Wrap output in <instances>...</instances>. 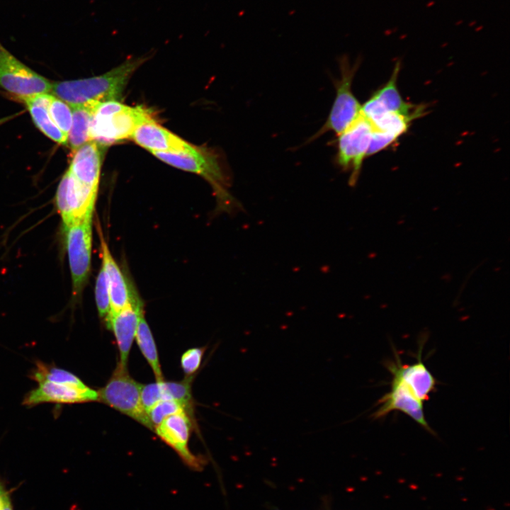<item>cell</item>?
<instances>
[{
	"label": "cell",
	"instance_id": "18",
	"mask_svg": "<svg viewBox=\"0 0 510 510\" xmlns=\"http://www.w3.org/2000/svg\"><path fill=\"white\" fill-rule=\"evenodd\" d=\"M131 137L150 152H180L191 145L158 125L154 119L140 124Z\"/></svg>",
	"mask_w": 510,
	"mask_h": 510
},
{
	"label": "cell",
	"instance_id": "24",
	"mask_svg": "<svg viewBox=\"0 0 510 510\" xmlns=\"http://www.w3.org/2000/svg\"><path fill=\"white\" fill-rule=\"evenodd\" d=\"M192 382V375L187 376L184 380L178 382L160 381L163 400H174L178 401L193 414Z\"/></svg>",
	"mask_w": 510,
	"mask_h": 510
},
{
	"label": "cell",
	"instance_id": "28",
	"mask_svg": "<svg viewBox=\"0 0 510 510\" xmlns=\"http://www.w3.org/2000/svg\"><path fill=\"white\" fill-rule=\"evenodd\" d=\"M205 348H192L185 351L181 358V366L187 376L192 375L200 368Z\"/></svg>",
	"mask_w": 510,
	"mask_h": 510
},
{
	"label": "cell",
	"instance_id": "14",
	"mask_svg": "<svg viewBox=\"0 0 510 510\" xmlns=\"http://www.w3.org/2000/svg\"><path fill=\"white\" fill-rule=\"evenodd\" d=\"M142 307H143L142 303L137 298L125 308L115 312H110L105 318L108 329H112L115 335L120 353L119 363L123 366L127 367L130 351L136 334L139 313Z\"/></svg>",
	"mask_w": 510,
	"mask_h": 510
},
{
	"label": "cell",
	"instance_id": "20",
	"mask_svg": "<svg viewBox=\"0 0 510 510\" xmlns=\"http://www.w3.org/2000/svg\"><path fill=\"white\" fill-rule=\"evenodd\" d=\"M96 103L70 106L72 122L67 136V143L73 151L90 141L91 120Z\"/></svg>",
	"mask_w": 510,
	"mask_h": 510
},
{
	"label": "cell",
	"instance_id": "4",
	"mask_svg": "<svg viewBox=\"0 0 510 510\" xmlns=\"http://www.w3.org/2000/svg\"><path fill=\"white\" fill-rule=\"evenodd\" d=\"M142 385L119 363L104 387L97 391L98 401L118 410L153 430L140 397Z\"/></svg>",
	"mask_w": 510,
	"mask_h": 510
},
{
	"label": "cell",
	"instance_id": "33",
	"mask_svg": "<svg viewBox=\"0 0 510 510\" xmlns=\"http://www.w3.org/2000/svg\"><path fill=\"white\" fill-rule=\"evenodd\" d=\"M475 23H476V21H473L470 23H469V26H473Z\"/></svg>",
	"mask_w": 510,
	"mask_h": 510
},
{
	"label": "cell",
	"instance_id": "11",
	"mask_svg": "<svg viewBox=\"0 0 510 510\" xmlns=\"http://www.w3.org/2000/svg\"><path fill=\"white\" fill-rule=\"evenodd\" d=\"M193 416L186 411H181L165 418L154 431L170 446L191 470L203 469L205 460L193 454L188 448L190 435L193 429Z\"/></svg>",
	"mask_w": 510,
	"mask_h": 510
},
{
	"label": "cell",
	"instance_id": "1",
	"mask_svg": "<svg viewBox=\"0 0 510 510\" xmlns=\"http://www.w3.org/2000/svg\"><path fill=\"white\" fill-rule=\"evenodd\" d=\"M147 57L130 59L98 76L52 83V95L69 106L118 99L132 73Z\"/></svg>",
	"mask_w": 510,
	"mask_h": 510
},
{
	"label": "cell",
	"instance_id": "7",
	"mask_svg": "<svg viewBox=\"0 0 510 510\" xmlns=\"http://www.w3.org/2000/svg\"><path fill=\"white\" fill-rule=\"evenodd\" d=\"M372 126L361 113L344 132L339 135L336 162L344 171H351L349 184L353 186L359 176L363 159L367 157Z\"/></svg>",
	"mask_w": 510,
	"mask_h": 510
},
{
	"label": "cell",
	"instance_id": "2",
	"mask_svg": "<svg viewBox=\"0 0 510 510\" xmlns=\"http://www.w3.org/2000/svg\"><path fill=\"white\" fill-rule=\"evenodd\" d=\"M153 119L152 113L142 106L129 107L117 101L98 102L92 113L90 141L107 146L131 137L140 124Z\"/></svg>",
	"mask_w": 510,
	"mask_h": 510
},
{
	"label": "cell",
	"instance_id": "31",
	"mask_svg": "<svg viewBox=\"0 0 510 510\" xmlns=\"http://www.w3.org/2000/svg\"><path fill=\"white\" fill-rule=\"evenodd\" d=\"M8 497L4 487L0 484V510L4 505L6 499Z\"/></svg>",
	"mask_w": 510,
	"mask_h": 510
},
{
	"label": "cell",
	"instance_id": "13",
	"mask_svg": "<svg viewBox=\"0 0 510 510\" xmlns=\"http://www.w3.org/2000/svg\"><path fill=\"white\" fill-rule=\"evenodd\" d=\"M38 387L30 391L23 404L33 407L42 403L74 404L98 401V392L88 386L76 387L50 381L38 382Z\"/></svg>",
	"mask_w": 510,
	"mask_h": 510
},
{
	"label": "cell",
	"instance_id": "5",
	"mask_svg": "<svg viewBox=\"0 0 510 510\" xmlns=\"http://www.w3.org/2000/svg\"><path fill=\"white\" fill-rule=\"evenodd\" d=\"M341 76L335 81L336 96L324 125L311 137L310 141L317 138L328 131L340 135L361 113V106L352 91V82L358 67L356 63L349 64L346 57H342L339 62Z\"/></svg>",
	"mask_w": 510,
	"mask_h": 510
},
{
	"label": "cell",
	"instance_id": "12",
	"mask_svg": "<svg viewBox=\"0 0 510 510\" xmlns=\"http://www.w3.org/2000/svg\"><path fill=\"white\" fill-rule=\"evenodd\" d=\"M417 362L412 365L402 364L401 359L395 351V361L385 363L394 380L403 384L421 402L427 400L429 395L436 389V379L421 361L419 351Z\"/></svg>",
	"mask_w": 510,
	"mask_h": 510
},
{
	"label": "cell",
	"instance_id": "15",
	"mask_svg": "<svg viewBox=\"0 0 510 510\" xmlns=\"http://www.w3.org/2000/svg\"><path fill=\"white\" fill-rule=\"evenodd\" d=\"M377 404L379 407L373 414L374 419L381 418L392 411L398 410L409 416L429 432L434 434L424 417L422 402L414 397L400 382L392 379L390 391L383 395Z\"/></svg>",
	"mask_w": 510,
	"mask_h": 510
},
{
	"label": "cell",
	"instance_id": "26",
	"mask_svg": "<svg viewBox=\"0 0 510 510\" xmlns=\"http://www.w3.org/2000/svg\"><path fill=\"white\" fill-rule=\"evenodd\" d=\"M181 411L193 414L178 401L174 400H161L154 404L146 413L154 431L165 418Z\"/></svg>",
	"mask_w": 510,
	"mask_h": 510
},
{
	"label": "cell",
	"instance_id": "22",
	"mask_svg": "<svg viewBox=\"0 0 510 510\" xmlns=\"http://www.w3.org/2000/svg\"><path fill=\"white\" fill-rule=\"evenodd\" d=\"M32 378L38 382L50 381L76 387L86 386L79 378L65 370L37 362L36 368L31 373Z\"/></svg>",
	"mask_w": 510,
	"mask_h": 510
},
{
	"label": "cell",
	"instance_id": "23",
	"mask_svg": "<svg viewBox=\"0 0 510 510\" xmlns=\"http://www.w3.org/2000/svg\"><path fill=\"white\" fill-rule=\"evenodd\" d=\"M413 118L399 113H386L369 122L372 128L394 136L397 139L406 132Z\"/></svg>",
	"mask_w": 510,
	"mask_h": 510
},
{
	"label": "cell",
	"instance_id": "16",
	"mask_svg": "<svg viewBox=\"0 0 510 510\" xmlns=\"http://www.w3.org/2000/svg\"><path fill=\"white\" fill-rule=\"evenodd\" d=\"M98 232L101 244V266L105 271L109 286L110 312H115L131 304L137 296L112 256L100 226L98 227Z\"/></svg>",
	"mask_w": 510,
	"mask_h": 510
},
{
	"label": "cell",
	"instance_id": "17",
	"mask_svg": "<svg viewBox=\"0 0 510 510\" xmlns=\"http://www.w3.org/2000/svg\"><path fill=\"white\" fill-rule=\"evenodd\" d=\"M103 146L89 141L74 150L69 167L74 177L85 186L98 191Z\"/></svg>",
	"mask_w": 510,
	"mask_h": 510
},
{
	"label": "cell",
	"instance_id": "6",
	"mask_svg": "<svg viewBox=\"0 0 510 510\" xmlns=\"http://www.w3.org/2000/svg\"><path fill=\"white\" fill-rule=\"evenodd\" d=\"M93 214L64 228L74 298L81 295L90 273Z\"/></svg>",
	"mask_w": 510,
	"mask_h": 510
},
{
	"label": "cell",
	"instance_id": "27",
	"mask_svg": "<svg viewBox=\"0 0 510 510\" xmlns=\"http://www.w3.org/2000/svg\"><path fill=\"white\" fill-rule=\"evenodd\" d=\"M95 298L98 315L105 319L110 312L111 305L109 286L102 266L96 280Z\"/></svg>",
	"mask_w": 510,
	"mask_h": 510
},
{
	"label": "cell",
	"instance_id": "32",
	"mask_svg": "<svg viewBox=\"0 0 510 510\" xmlns=\"http://www.w3.org/2000/svg\"><path fill=\"white\" fill-rule=\"evenodd\" d=\"M434 4H435V1H429V2L427 4L426 7H431V6H432V5H434Z\"/></svg>",
	"mask_w": 510,
	"mask_h": 510
},
{
	"label": "cell",
	"instance_id": "9",
	"mask_svg": "<svg viewBox=\"0 0 510 510\" xmlns=\"http://www.w3.org/2000/svg\"><path fill=\"white\" fill-rule=\"evenodd\" d=\"M97 191L78 181L68 169L63 175L56 193V205L64 228L94 213Z\"/></svg>",
	"mask_w": 510,
	"mask_h": 510
},
{
	"label": "cell",
	"instance_id": "25",
	"mask_svg": "<svg viewBox=\"0 0 510 510\" xmlns=\"http://www.w3.org/2000/svg\"><path fill=\"white\" fill-rule=\"evenodd\" d=\"M47 109L55 125L68 136L72 122L71 107L62 100L52 95Z\"/></svg>",
	"mask_w": 510,
	"mask_h": 510
},
{
	"label": "cell",
	"instance_id": "29",
	"mask_svg": "<svg viewBox=\"0 0 510 510\" xmlns=\"http://www.w3.org/2000/svg\"><path fill=\"white\" fill-rule=\"evenodd\" d=\"M140 397L142 407L147 412L154 404L163 400L160 381L141 387Z\"/></svg>",
	"mask_w": 510,
	"mask_h": 510
},
{
	"label": "cell",
	"instance_id": "34",
	"mask_svg": "<svg viewBox=\"0 0 510 510\" xmlns=\"http://www.w3.org/2000/svg\"><path fill=\"white\" fill-rule=\"evenodd\" d=\"M463 22V21H458V22L455 23V25H456V26L460 25V24H461Z\"/></svg>",
	"mask_w": 510,
	"mask_h": 510
},
{
	"label": "cell",
	"instance_id": "21",
	"mask_svg": "<svg viewBox=\"0 0 510 510\" xmlns=\"http://www.w3.org/2000/svg\"><path fill=\"white\" fill-rule=\"evenodd\" d=\"M135 337L137 344L151 366L157 381L164 380L156 344L149 324L144 318L143 307L140 310Z\"/></svg>",
	"mask_w": 510,
	"mask_h": 510
},
{
	"label": "cell",
	"instance_id": "19",
	"mask_svg": "<svg viewBox=\"0 0 510 510\" xmlns=\"http://www.w3.org/2000/svg\"><path fill=\"white\" fill-rule=\"evenodd\" d=\"M52 96V94L45 93L21 100L26 105L32 119L38 129L53 141L60 144H66L67 135L64 134L55 125L48 112L47 107Z\"/></svg>",
	"mask_w": 510,
	"mask_h": 510
},
{
	"label": "cell",
	"instance_id": "30",
	"mask_svg": "<svg viewBox=\"0 0 510 510\" xmlns=\"http://www.w3.org/2000/svg\"><path fill=\"white\" fill-rule=\"evenodd\" d=\"M397 139L392 135L377 131L373 129L367 157L375 154L388 147Z\"/></svg>",
	"mask_w": 510,
	"mask_h": 510
},
{
	"label": "cell",
	"instance_id": "3",
	"mask_svg": "<svg viewBox=\"0 0 510 510\" xmlns=\"http://www.w3.org/2000/svg\"><path fill=\"white\" fill-rule=\"evenodd\" d=\"M152 153L172 166L203 176L213 187L222 205L230 206L233 203L231 196L226 190L228 178L215 153L205 152L193 145L180 152Z\"/></svg>",
	"mask_w": 510,
	"mask_h": 510
},
{
	"label": "cell",
	"instance_id": "8",
	"mask_svg": "<svg viewBox=\"0 0 510 510\" xmlns=\"http://www.w3.org/2000/svg\"><path fill=\"white\" fill-rule=\"evenodd\" d=\"M0 86L22 99L50 93L52 83L19 61L0 43Z\"/></svg>",
	"mask_w": 510,
	"mask_h": 510
},
{
	"label": "cell",
	"instance_id": "10",
	"mask_svg": "<svg viewBox=\"0 0 510 510\" xmlns=\"http://www.w3.org/2000/svg\"><path fill=\"white\" fill-rule=\"evenodd\" d=\"M400 62H397L387 82L378 89L361 106V113L369 121L386 113H399L416 119L422 116L424 106H416L402 98L397 88Z\"/></svg>",
	"mask_w": 510,
	"mask_h": 510
}]
</instances>
